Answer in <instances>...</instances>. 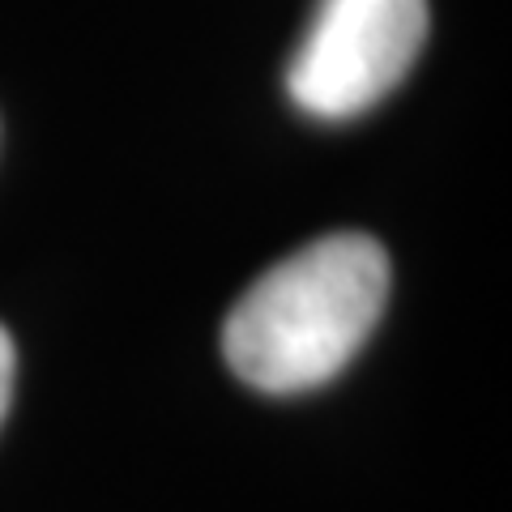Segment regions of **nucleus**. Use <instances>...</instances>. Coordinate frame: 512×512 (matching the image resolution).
Here are the masks:
<instances>
[{"label":"nucleus","mask_w":512,"mask_h":512,"mask_svg":"<svg viewBox=\"0 0 512 512\" xmlns=\"http://www.w3.org/2000/svg\"><path fill=\"white\" fill-rule=\"evenodd\" d=\"M389 299V256L363 231H333L265 269L222 325L231 372L269 397L329 384L363 350Z\"/></svg>","instance_id":"f257e3e1"},{"label":"nucleus","mask_w":512,"mask_h":512,"mask_svg":"<svg viewBox=\"0 0 512 512\" xmlns=\"http://www.w3.org/2000/svg\"><path fill=\"white\" fill-rule=\"evenodd\" d=\"M427 0H320L286 69V94L312 120H355L419 60Z\"/></svg>","instance_id":"f03ea898"},{"label":"nucleus","mask_w":512,"mask_h":512,"mask_svg":"<svg viewBox=\"0 0 512 512\" xmlns=\"http://www.w3.org/2000/svg\"><path fill=\"white\" fill-rule=\"evenodd\" d=\"M13 376H18V355H13L9 333L0 329V423H5L9 402H13Z\"/></svg>","instance_id":"7ed1b4c3"}]
</instances>
